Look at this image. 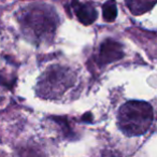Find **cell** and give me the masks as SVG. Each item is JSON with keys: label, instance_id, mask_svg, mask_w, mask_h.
Instances as JSON below:
<instances>
[{"label": "cell", "instance_id": "obj_7", "mask_svg": "<svg viewBox=\"0 0 157 157\" xmlns=\"http://www.w3.org/2000/svg\"><path fill=\"white\" fill-rule=\"evenodd\" d=\"M102 14L103 18L107 22H113L117 15V9H116V3L114 1H108L102 7Z\"/></svg>", "mask_w": 157, "mask_h": 157}, {"label": "cell", "instance_id": "obj_4", "mask_svg": "<svg viewBox=\"0 0 157 157\" xmlns=\"http://www.w3.org/2000/svg\"><path fill=\"white\" fill-rule=\"evenodd\" d=\"M124 56L123 45L112 39H107L100 46L98 55V63L100 65L113 63L120 60Z\"/></svg>", "mask_w": 157, "mask_h": 157}, {"label": "cell", "instance_id": "obj_1", "mask_svg": "<svg viewBox=\"0 0 157 157\" xmlns=\"http://www.w3.org/2000/svg\"><path fill=\"white\" fill-rule=\"evenodd\" d=\"M18 22L24 35L37 43H44L53 39L58 25V15L52 7L33 5L21 10Z\"/></svg>", "mask_w": 157, "mask_h": 157}, {"label": "cell", "instance_id": "obj_5", "mask_svg": "<svg viewBox=\"0 0 157 157\" xmlns=\"http://www.w3.org/2000/svg\"><path fill=\"white\" fill-rule=\"evenodd\" d=\"M73 6L75 10V14L78 16V20L84 25H90L96 21L98 13H97L95 7L92 3H78L74 2Z\"/></svg>", "mask_w": 157, "mask_h": 157}, {"label": "cell", "instance_id": "obj_8", "mask_svg": "<svg viewBox=\"0 0 157 157\" xmlns=\"http://www.w3.org/2000/svg\"><path fill=\"white\" fill-rule=\"evenodd\" d=\"M101 157H120L118 154H116L115 152H109V151H105V152L102 153Z\"/></svg>", "mask_w": 157, "mask_h": 157}, {"label": "cell", "instance_id": "obj_3", "mask_svg": "<svg viewBox=\"0 0 157 157\" xmlns=\"http://www.w3.org/2000/svg\"><path fill=\"white\" fill-rule=\"evenodd\" d=\"M75 83V74L70 68L60 65L48 67L40 75L36 93L43 99H59Z\"/></svg>", "mask_w": 157, "mask_h": 157}, {"label": "cell", "instance_id": "obj_2", "mask_svg": "<svg viewBox=\"0 0 157 157\" xmlns=\"http://www.w3.org/2000/svg\"><path fill=\"white\" fill-rule=\"evenodd\" d=\"M154 111L145 101H128L120 108L117 126L124 135L136 137L145 133L152 126Z\"/></svg>", "mask_w": 157, "mask_h": 157}, {"label": "cell", "instance_id": "obj_6", "mask_svg": "<svg viewBox=\"0 0 157 157\" xmlns=\"http://www.w3.org/2000/svg\"><path fill=\"white\" fill-rule=\"evenodd\" d=\"M126 5L133 15H141L154 7L155 2H148L144 0H131V1H126Z\"/></svg>", "mask_w": 157, "mask_h": 157}]
</instances>
